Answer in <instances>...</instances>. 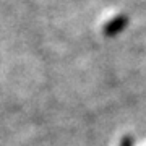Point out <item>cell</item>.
<instances>
[{"mask_svg":"<svg viewBox=\"0 0 146 146\" xmlns=\"http://www.w3.org/2000/svg\"><path fill=\"white\" fill-rule=\"evenodd\" d=\"M120 146H135V138L130 135H125L120 140Z\"/></svg>","mask_w":146,"mask_h":146,"instance_id":"obj_1","label":"cell"},{"mask_svg":"<svg viewBox=\"0 0 146 146\" xmlns=\"http://www.w3.org/2000/svg\"><path fill=\"white\" fill-rule=\"evenodd\" d=\"M119 21H120V25H123V21H125V20H123V18H122V20H120V18H117L114 25H119ZM120 29H123V26H114L112 29H107V31H106V34H115V33L120 31Z\"/></svg>","mask_w":146,"mask_h":146,"instance_id":"obj_2","label":"cell"}]
</instances>
